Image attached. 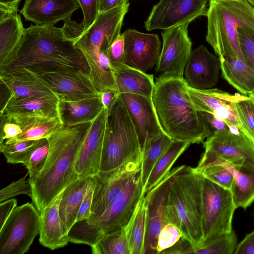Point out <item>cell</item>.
Returning a JSON list of instances; mask_svg holds the SVG:
<instances>
[{
    "mask_svg": "<svg viewBox=\"0 0 254 254\" xmlns=\"http://www.w3.org/2000/svg\"><path fill=\"white\" fill-rule=\"evenodd\" d=\"M209 3L206 41L218 57L237 58L244 61L238 29L254 30V7L247 0H212Z\"/></svg>",
    "mask_w": 254,
    "mask_h": 254,
    "instance_id": "5b68a950",
    "label": "cell"
},
{
    "mask_svg": "<svg viewBox=\"0 0 254 254\" xmlns=\"http://www.w3.org/2000/svg\"><path fill=\"white\" fill-rule=\"evenodd\" d=\"M24 30L21 17L18 13L0 20V70L12 60Z\"/></svg>",
    "mask_w": 254,
    "mask_h": 254,
    "instance_id": "4dcf8cb0",
    "label": "cell"
},
{
    "mask_svg": "<svg viewBox=\"0 0 254 254\" xmlns=\"http://www.w3.org/2000/svg\"><path fill=\"white\" fill-rule=\"evenodd\" d=\"M116 89L119 94L129 93L152 98L155 82L147 74L123 63L112 64Z\"/></svg>",
    "mask_w": 254,
    "mask_h": 254,
    "instance_id": "cb8c5ba5",
    "label": "cell"
},
{
    "mask_svg": "<svg viewBox=\"0 0 254 254\" xmlns=\"http://www.w3.org/2000/svg\"><path fill=\"white\" fill-rule=\"evenodd\" d=\"M0 80L8 90L9 96L15 98L57 97L50 89L24 69L8 73H0Z\"/></svg>",
    "mask_w": 254,
    "mask_h": 254,
    "instance_id": "4316f807",
    "label": "cell"
},
{
    "mask_svg": "<svg viewBox=\"0 0 254 254\" xmlns=\"http://www.w3.org/2000/svg\"><path fill=\"white\" fill-rule=\"evenodd\" d=\"M198 170L205 178L220 186L231 190L233 183V177L225 168L220 165H212Z\"/></svg>",
    "mask_w": 254,
    "mask_h": 254,
    "instance_id": "60d3db41",
    "label": "cell"
},
{
    "mask_svg": "<svg viewBox=\"0 0 254 254\" xmlns=\"http://www.w3.org/2000/svg\"><path fill=\"white\" fill-rule=\"evenodd\" d=\"M127 2H128V0H97V5L98 13L104 12L123 6Z\"/></svg>",
    "mask_w": 254,
    "mask_h": 254,
    "instance_id": "9f6ffc18",
    "label": "cell"
},
{
    "mask_svg": "<svg viewBox=\"0 0 254 254\" xmlns=\"http://www.w3.org/2000/svg\"><path fill=\"white\" fill-rule=\"evenodd\" d=\"M173 141L169 136L163 132L151 139L145 146L142 152L141 165L143 188L155 165Z\"/></svg>",
    "mask_w": 254,
    "mask_h": 254,
    "instance_id": "d590c367",
    "label": "cell"
},
{
    "mask_svg": "<svg viewBox=\"0 0 254 254\" xmlns=\"http://www.w3.org/2000/svg\"><path fill=\"white\" fill-rule=\"evenodd\" d=\"M108 110L99 172L115 169L142 155L138 135L120 94Z\"/></svg>",
    "mask_w": 254,
    "mask_h": 254,
    "instance_id": "52a82bcc",
    "label": "cell"
},
{
    "mask_svg": "<svg viewBox=\"0 0 254 254\" xmlns=\"http://www.w3.org/2000/svg\"><path fill=\"white\" fill-rule=\"evenodd\" d=\"M142 155L115 169L99 172L93 177L95 181L91 215L84 220L89 223L101 216L111 203L141 169Z\"/></svg>",
    "mask_w": 254,
    "mask_h": 254,
    "instance_id": "30bf717a",
    "label": "cell"
},
{
    "mask_svg": "<svg viewBox=\"0 0 254 254\" xmlns=\"http://www.w3.org/2000/svg\"><path fill=\"white\" fill-rule=\"evenodd\" d=\"M220 69L219 58L201 45L191 52L185 79L189 86L195 89H210L217 83Z\"/></svg>",
    "mask_w": 254,
    "mask_h": 254,
    "instance_id": "7402d4cb",
    "label": "cell"
},
{
    "mask_svg": "<svg viewBox=\"0 0 254 254\" xmlns=\"http://www.w3.org/2000/svg\"><path fill=\"white\" fill-rule=\"evenodd\" d=\"M235 232L219 236L202 247L192 249L190 254H233L237 246Z\"/></svg>",
    "mask_w": 254,
    "mask_h": 254,
    "instance_id": "74e56055",
    "label": "cell"
},
{
    "mask_svg": "<svg viewBox=\"0 0 254 254\" xmlns=\"http://www.w3.org/2000/svg\"><path fill=\"white\" fill-rule=\"evenodd\" d=\"M49 151V143L47 138L39 139L23 165L28 170L29 181L34 180L42 170Z\"/></svg>",
    "mask_w": 254,
    "mask_h": 254,
    "instance_id": "ab89813d",
    "label": "cell"
},
{
    "mask_svg": "<svg viewBox=\"0 0 254 254\" xmlns=\"http://www.w3.org/2000/svg\"><path fill=\"white\" fill-rule=\"evenodd\" d=\"M108 116V110L103 108L91 122L75 161V170L79 178L93 177L99 172Z\"/></svg>",
    "mask_w": 254,
    "mask_h": 254,
    "instance_id": "2e32d148",
    "label": "cell"
},
{
    "mask_svg": "<svg viewBox=\"0 0 254 254\" xmlns=\"http://www.w3.org/2000/svg\"><path fill=\"white\" fill-rule=\"evenodd\" d=\"M202 208L203 245L233 230L232 218L236 208L231 191L204 176Z\"/></svg>",
    "mask_w": 254,
    "mask_h": 254,
    "instance_id": "ba28073f",
    "label": "cell"
},
{
    "mask_svg": "<svg viewBox=\"0 0 254 254\" xmlns=\"http://www.w3.org/2000/svg\"><path fill=\"white\" fill-rule=\"evenodd\" d=\"M220 69L228 82L244 95L254 91V69L237 58L219 57Z\"/></svg>",
    "mask_w": 254,
    "mask_h": 254,
    "instance_id": "1f68e13d",
    "label": "cell"
},
{
    "mask_svg": "<svg viewBox=\"0 0 254 254\" xmlns=\"http://www.w3.org/2000/svg\"><path fill=\"white\" fill-rule=\"evenodd\" d=\"M104 108L100 96L77 101H60L59 113L64 125L92 122Z\"/></svg>",
    "mask_w": 254,
    "mask_h": 254,
    "instance_id": "f546056e",
    "label": "cell"
},
{
    "mask_svg": "<svg viewBox=\"0 0 254 254\" xmlns=\"http://www.w3.org/2000/svg\"><path fill=\"white\" fill-rule=\"evenodd\" d=\"M81 8L83 19L82 24L84 31L93 23L99 13L97 9V0H75Z\"/></svg>",
    "mask_w": 254,
    "mask_h": 254,
    "instance_id": "7dc6e473",
    "label": "cell"
},
{
    "mask_svg": "<svg viewBox=\"0 0 254 254\" xmlns=\"http://www.w3.org/2000/svg\"><path fill=\"white\" fill-rule=\"evenodd\" d=\"M59 102L57 97L18 99L9 96L0 110V116L60 117Z\"/></svg>",
    "mask_w": 254,
    "mask_h": 254,
    "instance_id": "484cf974",
    "label": "cell"
},
{
    "mask_svg": "<svg viewBox=\"0 0 254 254\" xmlns=\"http://www.w3.org/2000/svg\"><path fill=\"white\" fill-rule=\"evenodd\" d=\"M238 35L244 62L254 69V30L241 27L238 29Z\"/></svg>",
    "mask_w": 254,
    "mask_h": 254,
    "instance_id": "b9f144b4",
    "label": "cell"
},
{
    "mask_svg": "<svg viewBox=\"0 0 254 254\" xmlns=\"http://www.w3.org/2000/svg\"><path fill=\"white\" fill-rule=\"evenodd\" d=\"M182 237V233L177 227L170 223L165 224L158 238V254L174 246Z\"/></svg>",
    "mask_w": 254,
    "mask_h": 254,
    "instance_id": "7bdbcfd3",
    "label": "cell"
},
{
    "mask_svg": "<svg viewBox=\"0 0 254 254\" xmlns=\"http://www.w3.org/2000/svg\"><path fill=\"white\" fill-rule=\"evenodd\" d=\"M125 49L124 38L122 34L120 35L107 49L104 51L112 64L123 63Z\"/></svg>",
    "mask_w": 254,
    "mask_h": 254,
    "instance_id": "f907efd6",
    "label": "cell"
},
{
    "mask_svg": "<svg viewBox=\"0 0 254 254\" xmlns=\"http://www.w3.org/2000/svg\"><path fill=\"white\" fill-rule=\"evenodd\" d=\"M183 166L174 168L145 195L147 207L146 230L144 254H158V238L165 224L164 213L171 182Z\"/></svg>",
    "mask_w": 254,
    "mask_h": 254,
    "instance_id": "e0dca14e",
    "label": "cell"
},
{
    "mask_svg": "<svg viewBox=\"0 0 254 254\" xmlns=\"http://www.w3.org/2000/svg\"><path fill=\"white\" fill-rule=\"evenodd\" d=\"M188 86L185 78L158 76L152 98L166 134L174 140L199 143L207 132L190 99Z\"/></svg>",
    "mask_w": 254,
    "mask_h": 254,
    "instance_id": "3957f363",
    "label": "cell"
},
{
    "mask_svg": "<svg viewBox=\"0 0 254 254\" xmlns=\"http://www.w3.org/2000/svg\"><path fill=\"white\" fill-rule=\"evenodd\" d=\"M17 200L10 198L0 203V228L5 223L13 209L17 206Z\"/></svg>",
    "mask_w": 254,
    "mask_h": 254,
    "instance_id": "11a10c76",
    "label": "cell"
},
{
    "mask_svg": "<svg viewBox=\"0 0 254 254\" xmlns=\"http://www.w3.org/2000/svg\"><path fill=\"white\" fill-rule=\"evenodd\" d=\"M119 95L117 89H107L99 93L104 108L108 109Z\"/></svg>",
    "mask_w": 254,
    "mask_h": 254,
    "instance_id": "6f0895ef",
    "label": "cell"
},
{
    "mask_svg": "<svg viewBox=\"0 0 254 254\" xmlns=\"http://www.w3.org/2000/svg\"><path fill=\"white\" fill-rule=\"evenodd\" d=\"M20 69L38 74L81 69L89 74L82 53L66 38L62 28L54 26L31 25L25 28L12 60L0 73Z\"/></svg>",
    "mask_w": 254,
    "mask_h": 254,
    "instance_id": "6da1fadb",
    "label": "cell"
},
{
    "mask_svg": "<svg viewBox=\"0 0 254 254\" xmlns=\"http://www.w3.org/2000/svg\"><path fill=\"white\" fill-rule=\"evenodd\" d=\"M91 247L93 254H130L126 227L103 235Z\"/></svg>",
    "mask_w": 254,
    "mask_h": 254,
    "instance_id": "8d00e7d4",
    "label": "cell"
},
{
    "mask_svg": "<svg viewBox=\"0 0 254 254\" xmlns=\"http://www.w3.org/2000/svg\"><path fill=\"white\" fill-rule=\"evenodd\" d=\"M122 35L125 42L123 64L145 72L156 65L161 52L158 35L130 29Z\"/></svg>",
    "mask_w": 254,
    "mask_h": 254,
    "instance_id": "ac0fdd59",
    "label": "cell"
},
{
    "mask_svg": "<svg viewBox=\"0 0 254 254\" xmlns=\"http://www.w3.org/2000/svg\"><path fill=\"white\" fill-rule=\"evenodd\" d=\"M129 7L128 1L123 6L99 13L93 23L76 41L105 51L121 35L124 18Z\"/></svg>",
    "mask_w": 254,
    "mask_h": 254,
    "instance_id": "44dd1931",
    "label": "cell"
},
{
    "mask_svg": "<svg viewBox=\"0 0 254 254\" xmlns=\"http://www.w3.org/2000/svg\"></svg>",
    "mask_w": 254,
    "mask_h": 254,
    "instance_id": "6125c7cd",
    "label": "cell"
},
{
    "mask_svg": "<svg viewBox=\"0 0 254 254\" xmlns=\"http://www.w3.org/2000/svg\"><path fill=\"white\" fill-rule=\"evenodd\" d=\"M22 0H0V20L11 14L17 13Z\"/></svg>",
    "mask_w": 254,
    "mask_h": 254,
    "instance_id": "db71d44e",
    "label": "cell"
},
{
    "mask_svg": "<svg viewBox=\"0 0 254 254\" xmlns=\"http://www.w3.org/2000/svg\"><path fill=\"white\" fill-rule=\"evenodd\" d=\"M203 177L196 168L183 166L171 182L164 209L165 223L177 227L192 245V250L203 244Z\"/></svg>",
    "mask_w": 254,
    "mask_h": 254,
    "instance_id": "277c9868",
    "label": "cell"
},
{
    "mask_svg": "<svg viewBox=\"0 0 254 254\" xmlns=\"http://www.w3.org/2000/svg\"><path fill=\"white\" fill-rule=\"evenodd\" d=\"M188 91L197 111L212 114L237 127L254 142V134L238 105L237 94L232 95L217 88L197 90L189 86Z\"/></svg>",
    "mask_w": 254,
    "mask_h": 254,
    "instance_id": "8fae6325",
    "label": "cell"
},
{
    "mask_svg": "<svg viewBox=\"0 0 254 254\" xmlns=\"http://www.w3.org/2000/svg\"><path fill=\"white\" fill-rule=\"evenodd\" d=\"M26 176L12 182L0 191V202L19 194H26L32 197V190L29 180Z\"/></svg>",
    "mask_w": 254,
    "mask_h": 254,
    "instance_id": "ee69618b",
    "label": "cell"
},
{
    "mask_svg": "<svg viewBox=\"0 0 254 254\" xmlns=\"http://www.w3.org/2000/svg\"><path fill=\"white\" fill-rule=\"evenodd\" d=\"M143 190L140 170L101 216L89 223L83 220L73 225L67 236L69 242L91 247L103 235L125 227L144 194Z\"/></svg>",
    "mask_w": 254,
    "mask_h": 254,
    "instance_id": "8992f818",
    "label": "cell"
},
{
    "mask_svg": "<svg viewBox=\"0 0 254 254\" xmlns=\"http://www.w3.org/2000/svg\"><path fill=\"white\" fill-rule=\"evenodd\" d=\"M190 23L184 24L161 32L163 45L155 67L159 76L184 78L186 66L192 51L188 35Z\"/></svg>",
    "mask_w": 254,
    "mask_h": 254,
    "instance_id": "7c38bea8",
    "label": "cell"
},
{
    "mask_svg": "<svg viewBox=\"0 0 254 254\" xmlns=\"http://www.w3.org/2000/svg\"><path fill=\"white\" fill-rule=\"evenodd\" d=\"M63 192L40 212L39 241L42 246L51 250L64 247L69 242L68 238L63 236L61 231L59 209Z\"/></svg>",
    "mask_w": 254,
    "mask_h": 254,
    "instance_id": "83f0119b",
    "label": "cell"
},
{
    "mask_svg": "<svg viewBox=\"0 0 254 254\" xmlns=\"http://www.w3.org/2000/svg\"><path fill=\"white\" fill-rule=\"evenodd\" d=\"M206 0L207 1H210V0Z\"/></svg>",
    "mask_w": 254,
    "mask_h": 254,
    "instance_id": "94428289",
    "label": "cell"
},
{
    "mask_svg": "<svg viewBox=\"0 0 254 254\" xmlns=\"http://www.w3.org/2000/svg\"><path fill=\"white\" fill-rule=\"evenodd\" d=\"M74 45L84 55L89 67L90 79L99 93L107 89H117L113 72L106 70L101 64L100 49L79 40L75 41Z\"/></svg>",
    "mask_w": 254,
    "mask_h": 254,
    "instance_id": "d6a6232c",
    "label": "cell"
},
{
    "mask_svg": "<svg viewBox=\"0 0 254 254\" xmlns=\"http://www.w3.org/2000/svg\"><path fill=\"white\" fill-rule=\"evenodd\" d=\"M220 165L227 169L233 177L231 192L236 208L246 209L254 201V165L247 162L233 163L214 152L205 150L196 168Z\"/></svg>",
    "mask_w": 254,
    "mask_h": 254,
    "instance_id": "9a60e30c",
    "label": "cell"
},
{
    "mask_svg": "<svg viewBox=\"0 0 254 254\" xmlns=\"http://www.w3.org/2000/svg\"><path fill=\"white\" fill-rule=\"evenodd\" d=\"M95 185V179L92 177L79 208L76 222L87 220L91 215V206Z\"/></svg>",
    "mask_w": 254,
    "mask_h": 254,
    "instance_id": "681fc988",
    "label": "cell"
},
{
    "mask_svg": "<svg viewBox=\"0 0 254 254\" xmlns=\"http://www.w3.org/2000/svg\"><path fill=\"white\" fill-rule=\"evenodd\" d=\"M39 140H26L0 144V151L7 163L23 164Z\"/></svg>",
    "mask_w": 254,
    "mask_h": 254,
    "instance_id": "f35d334b",
    "label": "cell"
},
{
    "mask_svg": "<svg viewBox=\"0 0 254 254\" xmlns=\"http://www.w3.org/2000/svg\"><path fill=\"white\" fill-rule=\"evenodd\" d=\"M27 202L16 206L0 228V254H24L40 232V214Z\"/></svg>",
    "mask_w": 254,
    "mask_h": 254,
    "instance_id": "9c48e42d",
    "label": "cell"
},
{
    "mask_svg": "<svg viewBox=\"0 0 254 254\" xmlns=\"http://www.w3.org/2000/svg\"><path fill=\"white\" fill-rule=\"evenodd\" d=\"M62 29L66 38L73 43L84 31L82 23H78L71 20L70 18L64 21Z\"/></svg>",
    "mask_w": 254,
    "mask_h": 254,
    "instance_id": "816d5d0a",
    "label": "cell"
},
{
    "mask_svg": "<svg viewBox=\"0 0 254 254\" xmlns=\"http://www.w3.org/2000/svg\"><path fill=\"white\" fill-rule=\"evenodd\" d=\"M79 7L75 0H25L20 12L36 25L54 26L70 18Z\"/></svg>",
    "mask_w": 254,
    "mask_h": 254,
    "instance_id": "603a6c76",
    "label": "cell"
},
{
    "mask_svg": "<svg viewBox=\"0 0 254 254\" xmlns=\"http://www.w3.org/2000/svg\"><path fill=\"white\" fill-rule=\"evenodd\" d=\"M120 96L133 124L143 152L148 142L164 132L152 98L129 93L120 94Z\"/></svg>",
    "mask_w": 254,
    "mask_h": 254,
    "instance_id": "d6986e66",
    "label": "cell"
},
{
    "mask_svg": "<svg viewBox=\"0 0 254 254\" xmlns=\"http://www.w3.org/2000/svg\"><path fill=\"white\" fill-rule=\"evenodd\" d=\"M205 150L215 153L231 163L248 162L254 165V142L237 127L217 133L203 142Z\"/></svg>",
    "mask_w": 254,
    "mask_h": 254,
    "instance_id": "ffe728a7",
    "label": "cell"
},
{
    "mask_svg": "<svg viewBox=\"0 0 254 254\" xmlns=\"http://www.w3.org/2000/svg\"><path fill=\"white\" fill-rule=\"evenodd\" d=\"M91 124L63 125L47 138L49 151L45 164L37 177L30 181L31 198L39 212L78 178L75 161Z\"/></svg>",
    "mask_w": 254,
    "mask_h": 254,
    "instance_id": "7a4b0ae2",
    "label": "cell"
},
{
    "mask_svg": "<svg viewBox=\"0 0 254 254\" xmlns=\"http://www.w3.org/2000/svg\"><path fill=\"white\" fill-rule=\"evenodd\" d=\"M190 144L188 142L173 140L153 167L143 188V193L145 195L156 186L170 172L175 161Z\"/></svg>",
    "mask_w": 254,
    "mask_h": 254,
    "instance_id": "836d02e7",
    "label": "cell"
},
{
    "mask_svg": "<svg viewBox=\"0 0 254 254\" xmlns=\"http://www.w3.org/2000/svg\"><path fill=\"white\" fill-rule=\"evenodd\" d=\"M249 96H250L251 98H252L253 100L254 101V91L252 93L250 94L249 95H248Z\"/></svg>",
    "mask_w": 254,
    "mask_h": 254,
    "instance_id": "680465c9",
    "label": "cell"
},
{
    "mask_svg": "<svg viewBox=\"0 0 254 254\" xmlns=\"http://www.w3.org/2000/svg\"><path fill=\"white\" fill-rule=\"evenodd\" d=\"M206 0H160L144 22L147 31L167 30L206 16Z\"/></svg>",
    "mask_w": 254,
    "mask_h": 254,
    "instance_id": "4fadbf2b",
    "label": "cell"
},
{
    "mask_svg": "<svg viewBox=\"0 0 254 254\" xmlns=\"http://www.w3.org/2000/svg\"><path fill=\"white\" fill-rule=\"evenodd\" d=\"M237 103L245 121L254 134V101L249 96L237 93Z\"/></svg>",
    "mask_w": 254,
    "mask_h": 254,
    "instance_id": "bcb514c9",
    "label": "cell"
},
{
    "mask_svg": "<svg viewBox=\"0 0 254 254\" xmlns=\"http://www.w3.org/2000/svg\"><path fill=\"white\" fill-rule=\"evenodd\" d=\"M252 6H254V0H247Z\"/></svg>",
    "mask_w": 254,
    "mask_h": 254,
    "instance_id": "91938a15",
    "label": "cell"
},
{
    "mask_svg": "<svg viewBox=\"0 0 254 254\" xmlns=\"http://www.w3.org/2000/svg\"><path fill=\"white\" fill-rule=\"evenodd\" d=\"M25 70L50 89L60 101H77L99 97L89 73L83 70L55 71L42 74Z\"/></svg>",
    "mask_w": 254,
    "mask_h": 254,
    "instance_id": "5bb4252c",
    "label": "cell"
},
{
    "mask_svg": "<svg viewBox=\"0 0 254 254\" xmlns=\"http://www.w3.org/2000/svg\"><path fill=\"white\" fill-rule=\"evenodd\" d=\"M92 177L78 178L63 191L59 205L62 234L68 238V234L76 222L79 208Z\"/></svg>",
    "mask_w": 254,
    "mask_h": 254,
    "instance_id": "d4e9b609",
    "label": "cell"
},
{
    "mask_svg": "<svg viewBox=\"0 0 254 254\" xmlns=\"http://www.w3.org/2000/svg\"><path fill=\"white\" fill-rule=\"evenodd\" d=\"M18 124L22 132L16 138L4 141L5 143L26 140H39L48 138L63 126L60 117H48L12 115L4 116Z\"/></svg>",
    "mask_w": 254,
    "mask_h": 254,
    "instance_id": "f1b7e54d",
    "label": "cell"
},
{
    "mask_svg": "<svg viewBox=\"0 0 254 254\" xmlns=\"http://www.w3.org/2000/svg\"><path fill=\"white\" fill-rule=\"evenodd\" d=\"M235 254H254V230L237 245Z\"/></svg>",
    "mask_w": 254,
    "mask_h": 254,
    "instance_id": "f5cc1de1",
    "label": "cell"
},
{
    "mask_svg": "<svg viewBox=\"0 0 254 254\" xmlns=\"http://www.w3.org/2000/svg\"><path fill=\"white\" fill-rule=\"evenodd\" d=\"M147 207L143 194L126 226L130 254H144L146 230Z\"/></svg>",
    "mask_w": 254,
    "mask_h": 254,
    "instance_id": "e575fe53",
    "label": "cell"
},
{
    "mask_svg": "<svg viewBox=\"0 0 254 254\" xmlns=\"http://www.w3.org/2000/svg\"><path fill=\"white\" fill-rule=\"evenodd\" d=\"M22 132L21 127L12 120L0 116V144L12 140Z\"/></svg>",
    "mask_w": 254,
    "mask_h": 254,
    "instance_id": "c3c4849f",
    "label": "cell"
},
{
    "mask_svg": "<svg viewBox=\"0 0 254 254\" xmlns=\"http://www.w3.org/2000/svg\"><path fill=\"white\" fill-rule=\"evenodd\" d=\"M199 116L203 122L207 132V138L221 132L228 131L230 129V125L218 118L214 115L198 111Z\"/></svg>",
    "mask_w": 254,
    "mask_h": 254,
    "instance_id": "f6af8a7d",
    "label": "cell"
}]
</instances>
